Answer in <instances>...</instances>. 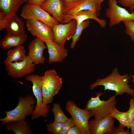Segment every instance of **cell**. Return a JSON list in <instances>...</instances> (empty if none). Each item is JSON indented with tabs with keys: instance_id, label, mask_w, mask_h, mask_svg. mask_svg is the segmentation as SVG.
Returning a JSON list of instances; mask_svg holds the SVG:
<instances>
[{
	"instance_id": "1",
	"label": "cell",
	"mask_w": 134,
	"mask_h": 134,
	"mask_svg": "<svg viewBox=\"0 0 134 134\" xmlns=\"http://www.w3.org/2000/svg\"><path fill=\"white\" fill-rule=\"evenodd\" d=\"M131 76L128 74L120 75L116 67L112 70L111 74L103 78H99L90 86V89L93 90L96 87L102 86L104 90H109L115 92V96L122 95L126 93L134 97V89L131 88L129 84Z\"/></svg>"
},
{
	"instance_id": "2",
	"label": "cell",
	"mask_w": 134,
	"mask_h": 134,
	"mask_svg": "<svg viewBox=\"0 0 134 134\" xmlns=\"http://www.w3.org/2000/svg\"><path fill=\"white\" fill-rule=\"evenodd\" d=\"M16 107L13 109L5 111L6 116L0 118L1 125L14 121L25 120L26 117L32 115L35 107L34 104L36 102L32 96L28 95L26 97H20Z\"/></svg>"
},
{
	"instance_id": "3",
	"label": "cell",
	"mask_w": 134,
	"mask_h": 134,
	"mask_svg": "<svg viewBox=\"0 0 134 134\" xmlns=\"http://www.w3.org/2000/svg\"><path fill=\"white\" fill-rule=\"evenodd\" d=\"M105 93L100 91L96 93V97H92L86 105L85 109L92 112L95 120L101 119L110 115L115 107L116 102L115 95L106 100H100V97Z\"/></svg>"
},
{
	"instance_id": "4",
	"label": "cell",
	"mask_w": 134,
	"mask_h": 134,
	"mask_svg": "<svg viewBox=\"0 0 134 134\" xmlns=\"http://www.w3.org/2000/svg\"><path fill=\"white\" fill-rule=\"evenodd\" d=\"M27 81L33 84L32 90L36 100V104L32 115L31 119L34 120L40 117H46L49 110V106L43 102L41 89L42 76L37 74H29L25 77Z\"/></svg>"
},
{
	"instance_id": "5",
	"label": "cell",
	"mask_w": 134,
	"mask_h": 134,
	"mask_svg": "<svg viewBox=\"0 0 134 134\" xmlns=\"http://www.w3.org/2000/svg\"><path fill=\"white\" fill-rule=\"evenodd\" d=\"M20 16L27 20H35L52 28L59 23L50 13L43 9L41 5L27 3L22 7Z\"/></svg>"
},
{
	"instance_id": "6",
	"label": "cell",
	"mask_w": 134,
	"mask_h": 134,
	"mask_svg": "<svg viewBox=\"0 0 134 134\" xmlns=\"http://www.w3.org/2000/svg\"><path fill=\"white\" fill-rule=\"evenodd\" d=\"M66 111L71 115L76 125L81 130L82 134H91L89 123L90 118L93 116L91 112L78 107L73 101L68 100L65 107Z\"/></svg>"
},
{
	"instance_id": "7",
	"label": "cell",
	"mask_w": 134,
	"mask_h": 134,
	"mask_svg": "<svg viewBox=\"0 0 134 134\" xmlns=\"http://www.w3.org/2000/svg\"><path fill=\"white\" fill-rule=\"evenodd\" d=\"M117 0H108V7L105 12L109 19V25L112 27L126 21L134 22V10L131 13L125 8L118 5Z\"/></svg>"
},
{
	"instance_id": "8",
	"label": "cell",
	"mask_w": 134,
	"mask_h": 134,
	"mask_svg": "<svg viewBox=\"0 0 134 134\" xmlns=\"http://www.w3.org/2000/svg\"><path fill=\"white\" fill-rule=\"evenodd\" d=\"M7 74L11 77L21 78L34 72L35 64L28 56L18 62L4 63Z\"/></svg>"
},
{
	"instance_id": "9",
	"label": "cell",
	"mask_w": 134,
	"mask_h": 134,
	"mask_svg": "<svg viewBox=\"0 0 134 134\" xmlns=\"http://www.w3.org/2000/svg\"><path fill=\"white\" fill-rule=\"evenodd\" d=\"M26 26L33 36L46 42L54 41L52 28L40 21L35 20H27Z\"/></svg>"
},
{
	"instance_id": "10",
	"label": "cell",
	"mask_w": 134,
	"mask_h": 134,
	"mask_svg": "<svg viewBox=\"0 0 134 134\" xmlns=\"http://www.w3.org/2000/svg\"><path fill=\"white\" fill-rule=\"evenodd\" d=\"M77 23L73 20L68 23H59L52 28L54 41L61 45L65 46L67 40L71 39L76 31Z\"/></svg>"
},
{
	"instance_id": "11",
	"label": "cell",
	"mask_w": 134,
	"mask_h": 134,
	"mask_svg": "<svg viewBox=\"0 0 134 134\" xmlns=\"http://www.w3.org/2000/svg\"><path fill=\"white\" fill-rule=\"evenodd\" d=\"M114 118L109 115L99 120H91L89 122V129L92 134H112Z\"/></svg>"
},
{
	"instance_id": "12",
	"label": "cell",
	"mask_w": 134,
	"mask_h": 134,
	"mask_svg": "<svg viewBox=\"0 0 134 134\" xmlns=\"http://www.w3.org/2000/svg\"><path fill=\"white\" fill-rule=\"evenodd\" d=\"M44 42L35 38L29 44L28 56L35 65L44 63L45 59L43 55L44 50L47 48Z\"/></svg>"
},
{
	"instance_id": "13",
	"label": "cell",
	"mask_w": 134,
	"mask_h": 134,
	"mask_svg": "<svg viewBox=\"0 0 134 134\" xmlns=\"http://www.w3.org/2000/svg\"><path fill=\"white\" fill-rule=\"evenodd\" d=\"M62 79L54 69L47 70L42 76V84L51 92L54 96L57 94L63 85Z\"/></svg>"
},
{
	"instance_id": "14",
	"label": "cell",
	"mask_w": 134,
	"mask_h": 134,
	"mask_svg": "<svg viewBox=\"0 0 134 134\" xmlns=\"http://www.w3.org/2000/svg\"><path fill=\"white\" fill-rule=\"evenodd\" d=\"M45 43L48 49L49 64L62 62L67 56L68 50L65 48V46L53 41H47Z\"/></svg>"
},
{
	"instance_id": "15",
	"label": "cell",
	"mask_w": 134,
	"mask_h": 134,
	"mask_svg": "<svg viewBox=\"0 0 134 134\" xmlns=\"http://www.w3.org/2000/svg\"><path fill=\"white\" fill-rule=\"evenodd\" d=\"M98 1V0H82L77 5L64 13V18L62 24L70 22L71 17L80 11L89 10L96 12V7Z\"/></svg>"
},
{
	"instance_id": "16",
	"label": "cell",
	"mask_w": 134,
	"mask_h": 134,
	"mask_svg": "<svg viewBox=\"0 0 134 134\" xmlns=\"http://www.w3.org/2000/svg\"><path fill=\"white\" fill-rule=\"evenodd\" d=\"M41 6L59 23H63L64 14L60 0H46Z\"/></svg>"
},
{
	"instance_id": "17",
	"label": "cell",
	"mask_w": 134,
	"mask_h": 134,
	"mask_svg": "<svg viewBox=\"0 0 134 134\" xmlns=\"http://www.w3.org/2000/svg\"><path fill=\"white\" fill-rule=\"evenodd\" d=\"M28 37L27 35L26 34L21 35L7 34L0 40V46L4 49L16 47L24 43Z\"/></svg>"
},
{
	"instance_id": "18",
	"label": "cell",
	"mask_w": 134,
	"mask_h": 134,
	"mask_svg": "<svg viewBox=\"0 0 134 134\" xmlns=\"http://www.w3.org/2000/svg\"><path fill=\"white\" fill-rule=\"evenodd\" d=\"M6 29L7 34L17 35L25 34L24 22L16 14L9 19Z\"/></svg>"
},
{
	"instance_id": "19",
	"label": "cell",
	"mask_w": 134,
	"mask_h": 134,
	"mask_svg": "<svg viewBox=\"0 0 134 134\" xmlns=\"http://www.w3.org/2000/svg\"><path fill=\"white\" fill-rule=\"evenodd\" d=\"M99 15L96 12L89 10H84L80 11L72 17L70 21L75 20L77 25L87 19H91L97 21L102 28H105L106 25V20L103 19H100L98 18Z\"/></svg>"
},
{
	"instance_id": "20",
	"label": "cell",
	"mask_w": 134,
	"mask_h": 134,
	"mask_svg": "<svg viewBox=\"0 0 134 134\" xmlns=\"http://www.w3.org/2000/svg\"><path fill=\"white\" fill-rule=\"evenodd\" d=\"M23 3L22 0H0V12L9 19L16 14Z\"/></svg>"
},
{
	"instance_id": "21",
	"label": "cell",
	"mask_w": 134,
	"mask_h": 134,
	"mask_svg": "<svg viewBox=\"0 0 134 134\" xmlns=\"http://www.w3.org/2000/svg\"><path fill=\"white\" fill-rule=\"evenodd\" d=\"M6 129L15 134H33L29 124L25 120L11 121L6 123Z\"/></svg>"
},
{
	"instance_id": "22",
	"label": "cell",
	"mask_w": 134,
	"mask_h": 134,
	"mask_svg": "<svg viewBox=\"0 0 134 134\" xmlns=\"http://www.w3.org/2000/svg\"><path fill=\"white\" fill-rule=\"evenodd\" d=\"M27 57L25 49L22 45L9 50L7 53V56L4 63L18 62L22 61Z\"/></svg>"
},
{
	"instance_id": "23",
	"label": "cell",
	"mask_w": 134,
	"mask_h": 134,
	"mask_svg": "<svg viewBox=\"0 0 134 134\" xmlns=\"http://www.w3.org/2000/svg\"><path fill=\"white\" fill-rule=\"evenodd\" d=\"M90 23V21L87 20L77 25L75 32L71 37L72 41L70 46L71 48L73 49L75 47L77 42L80 37L83 30L89 26Z\"/></svg>"
},
{
	"instance_id": "24",
	"label": "cell",
	"mask_w": 134,
	"mask_h": 134,
	"mask_svg": "<svg viewBox=\"0 0 134 134\" xmlns=\"http://www.w3.org/2000/svg\"><path fill=\"white\" fill-rule=\"evenodd\" d=\"M110 115L115 118L124 128L127 127L128 130L130 129V124L128 121L127 112H122L115 107L112 111Z\"/></svg>"
},
{
	"instance_id": "25",
	"label": "cell",
	"mask_w": 134,
	"mask_h": 134,
	"mask_svg": "<svg viewBox=\"0 0 134 134\" xmlns=\"http://www.w3.org/2000/svg\"><path fill=\"white\" fill-rule=\"evenodd\" d=\"M52 111L54 117V122L64 123L69 119L65 115L59 103H54L53 104Z\"/></svg>"
},
{
	"instance_id": "26",
	"label": "cell",
	"mask_w": 134,
	"mask_h": 134,
	"mask_svg": "<svg viewBox=\"0 0 134 134\" xmlns=\"http://www.w3.org/2000/svg\"><path fill=\"white\" fill-rule=\"evenodd\" d=\"M41 89L43 103L45 104L48 105L52 102L54 96L42 83Z\"/></svg>"
},
{
	"instance_id": "27",
	"label": "cell",
	"mask_w": 134,
	"mask_h": 134,
	"mask_svg": "<svg viewBox=\"0 0 134 134\" xmlns=\"http://www.w3.org/2000/svg\"><path fill=\"white\" fill-rule=\"evenodd\" d=\"M63 124L54 121L47 125V130L53 134H61Z\"/></svg>"
},
{
	"instance_id": "28",
	"label": "cell",
	"mask_w": 134,
	"mask_h": 134,
	"mask_svg": "<svg viewBox=\"0 0 134 134\" xmlns=\"http://www.w3.org/2000/svg\"><path fill=\"white\" fill-rule=\"evenodd\" d=\"M64 13L76 6L83 0H60Z\"/></svg>"
},
{
	"instance_id": "29",
	"label": "cell",
	"mask_w": 134,
	"mask_h": 134,
	"mask_svg": "<svg viewBox=\"0 0 134 134\" xmlns=\"http://www.w3.org/2000/svg\"><path fill=\"white\" fill-rule=\"evenodd\" d=\"M126 28V33L130 36L131 39L134 42V22L126 21L123 22Z\"/></svg>"
},
{
	"instance_id": "30",
	"label": "cell",
	"mask_w": 134,
	"mask_h": 134,
	"mask_svg": "<svg viewBox=\"0 0 134 134\" xmlns=\"http://www.w3.org/2000/svg\"><path fill=\"white\" fill-rule=\"evenodd\" d=\"M130 107L127 111L128 119L131 124L134 119V97L131 98L130 100Z\"/></svg>"
},
{
	"instance_id": "31",
	"label": "cell",
	"mask_w": 134,
	"mask_h": 134,
	"mask_svg": "<svg viewBox=\"0 0 134 134\" xmlns=\"http://www.w3.org/2000/svg\"><path fill=\"white\" fill-rule=\"evenodd\" d=\"M76 124L72 117L65 123H63L61 134H66L67 131Z\"/></svg>"
},
{
	"instance_id": "32",
	"label": "cell",
	"mask_w": 134,
	"mask_h": 134,
	"mask_svg": "<svg viewBox=\"0 0 134 134\" xmlns=\"http://www.w3.org/2000/svg\"><path fill=\"white\" fill-rule=\"evenodd\" d=\"M6 15L0 12V31H1L6 29L8 20Z\"/></svg>"
},
{
	"instance_id": "33",
	"label": "cell",
	"mask_w": 134,
	"mask_h": 134,
	"mask_svg": "<svg viewBox=\"0 0 134 134\" xmlns=\"http://www.w3.org/2000/svg\"><path fill=\"white\" fill-rule=\"evenodd\" d=\"M122 125L119 124L118 127H114L112 134H130L129 130L125 131Z\"/></svg>"
},
{
	"instance_id": "34",
	"label": "cell",
	"mask_w": 134,
	"mask_h": 134,
	"mask_svg": "<svg viewBox=\"0 0 134 134\" xmlns=\"http://www.w3.org/2000/svg\"><path fill=\"white\" fill-rule=\"evenodd\" d=\"M118 2L123 6L129 8L134 5V0H119Z\"/></svg>"
},
{
	"instance_id": "35",
	"label": "cell",
	"mask_w": 134,
	"mask_h": 134,
	"mask_svg": "<svg viewBox=\"0 0 134 134\" xmlns=\"http://www.w3.org/2000/svg\"><path fill=\"white\" fill-rule=\"evenodd\" d=\"M66 134H82V133L79 128L76 125L69 129Z\"/></svg>"
},
{
	"instance_id": "36",
	"label": "cell",
	"mask_w": 134,
	"mask_h": 134,
	"mask_svg": "<svg viewBox=\"0 0 134 134\" xmlns=\"http://www.w3.org/2000/svg\"><path fill=\"white\" fill-rule=\"evenodd\" d=\"M46 0H29V3L41 6Z\"/></svg>"
},
{
	"instance_id": "37",
	"label": "cell",
	"mask_w": 134,
	"mask_h": 134,
	"mask_svg": "<svg viewBox=\"0 0 134 134\" xmlns=\"http://www.w3.org/2000/svg\"><path fill=\"white\" fill-rule=\"evenodd\" d=\"M104 0H98V2L96 7V11L97 13L99 15L100 11L101 9V5L102 2Z\"/></svg>"
},
{
	"instance_id": "38",
	"label": "cell",
	"mask_w": 134,
	"mask_h": 134,
	"mask_svg": "<svg viewBox=\"0 0 134 134\" xmlns=\"http://www.w3.org/2000/svg\"><path fill=\"white\" fill-rule=\"evenodd\" d=\"M131 131L130 134H134V119L130 124Z\"/></svg>"
},
{
	"instance_id": "39",
	"label": "cell",
	"mask_w": 134,
	"mask_h": 134,
	"mask_svg": "<svg viewBox=\"0 0 134 134\" xmlns=\"http://www.w3.org/2000/svg\"><path fill=\"white\" fill-rule=\"evenodd\" d=\"M130 76L132 78V81L133 82V83L134 84V75H131Z\"/></svg>"
},
{
	"instance_id": "40",
	"label": "cell",
	"mask_w": 134,
	"mask_h": 134,
	"mask_svg": "<svg viewBox=\"0 0 134 134\" xmlns=\"http://www.w3.org/2000/svg\"><path fill=\"white\" fill-rule=\"evenodd\" d=\"M129 9L131 11L133 10L134 9V5L132 7L129 8Z\"/></svg>"
},
{
	"instance_id": "41",
	"label": "cell",
	"mask_w": 134,
	"mask_h": 134,
	"mask_svg": "<svg viewBox=\"0 0 134 134\" xmlns=\"http://www.w3.org/2000/svg\"><path fill=\"white\" fill-rule=\"evenodd\" d=\"M29 0H22V1L23 2H28Z\"/></svg>"
}]
</instances>
